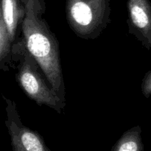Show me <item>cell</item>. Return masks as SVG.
<instances>
[{
	"label": "cell",
	"instance_id": "6da1fadb",
	"mask_svg": "<svg viewBox=\"0 0 151 151\" xmlns=\"http://www.w3.org/2000/svg\"><path fill=\"white\" fill-rule=\"evenodd\" d=\"M25 10L22 38L29 52L41 67L50 86L59 98L66 103L58 40L43 17L46 12L45 0H25Z\"/></svg>",
	"mask_w": 151,
	"mask_h": 151
},
{
	"label": "cell",
	"instance_id": "7a4b0ae2",
	"mask_svg": "<svg viewBox=\"0 0 151 151\" xmlns=\"http://www.w3.org/2000/svg\"><path fill=\"white\" fill-rule=\"evenodd\" d=\"M16 79L21 88L38 106H46L61 114L66 103L55 94L38 63L29 52L23 38L13 45Z\"/></svg>",
	"mask_w": 151,
	"mask_h": 151
},
{
	"label": "cell",
	"instance_id": "3957f363",
	"mask_svg": "<svg viewBox=\"0 0 151 151\" xmlns=\"http://www.w3.org/2000/svg\"><path fill=\"white\" fill-rule=\"evenodd\" d=\"M68 24L85 40L98 38L111 22L110 0H66Z\"/></svg>",
	"mask_w": 151,
	"mask_h": 151
},
{
	"label": "cell",
	"instance_id": "277c9868",
	"mask_svg": "<svg viewBox=\"0 0 151 151\" xmlns=\"http://www.w3.org/2000/svg\"><path fill=\"white\" fill-rule=\"evenodd\" d=\"M5 103L6 127L10 137L12 151H51L40 134L22 122L16 103L2 95Z\"/></svg>",
	"mask_w": 151,
	"mask_h": 151
},
{
	"label": "cell",
	"instance_id": "5b68a950",
	"mask_svg": "<svg viewBox=\"0 0 151 151\" xmlns=\"http://www.w3.org/2000/svg\"><path fill=\"white\" fill-rule=\"evenodd\" d=\"M128 32L142 45L151 50V3L150 0H127Z\"/></svg>",
	"mask_w": 151,
	"mask_h": 151
},
{
	"label": "cell",
	"instance_id": "8992f818",
	"mask_svg": "<svg viewBox=\"0 0 151 151\" xmlns=\"http://www.w3.org/2000/svg\"><path fill=\"white\" fill-rule=\"evenodd\" d=\"M1 8L10 41L15 44L22 38L25 16V0H1Z\"/></svg>",
	"mask_w": 151,
	"mask_h": 151
},
{
	"label": "cell",
	"instance_id": "52a82bcc",
	"mask_svg": "<svg viewBox=\"0 0 151 151\" xmlns=\"http://www.w3.org/2000/svg\"><path fill=\"white\" fill-rule=\"evenodd\" d=\"M13 45L3 19L0 0V71H9L12 68L15 69L13 60Z\"/></svg>",
	"mask_w": 151,
	"mask_h": 151
},
{
	"label": "cell",
	"instance_id": "ba28073f",
	"mask_svg": "<svg viewBox=\"0 0 151 151\" xmlns=\"http://www.w3.org/2000/svg\"><path fill=\"white\" fill-rule=\"evenodd\" d=\"M141 131L139 125L125 131L114 145L111 151H142Z\"/></svg>",
	"mask_w": 151,
	"mask_h": 151
},
{
	"label": "cell",
	"instance_id": "9c48e42d",
	"mask_svg": "<svg viewBox=\"0 0 151 151\" xmlns=\"http://www.w3.org/2000/svg\"><path fill=\"white\" fill-rule=\"evenodd\" d=\"M141 89L143 96L148 99L151 96V70L145 75L141 84Z\"/></svg>",
	"mask_w": 151,
	"mask_h": 151
}]
</instances>
